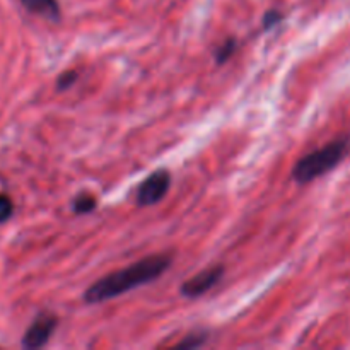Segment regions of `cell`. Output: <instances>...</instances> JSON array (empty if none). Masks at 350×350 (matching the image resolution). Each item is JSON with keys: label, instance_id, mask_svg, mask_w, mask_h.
Here are the masks:
<instances>
[{"label": "cell", "instance_id": "cell-1", "mask_svg": "<svg viewBox=\"0 0 350 350\" xmlns=\"http://www.w3.org/2000/svg\"><path fill=\"white\" fill-rule=\"evenodd\" d=\"M171 263H173V256L166 255V253L146 256V258L129 265L126 269L116 270V272L108 273L103 279L96 280L92 286L85 289L84 301L88 304H99L115 299V297L122 296L129 291L159 279L170 269Z\"/></svg>", "mask_w": 350, "mask_h": 350}, {"label": "cell", "instance_id": "cell-2", "mask_svg": "<svg viewBox=\"0 0 350 350\" xmlns=\"http://www.w3.org/2000/svg\"><path fill=\"white\" fill-rule=\"evenodd\" d=\"M350 150V137H338L321 149L313 150L301 157L293 167V180L299 185H308L323 174L330 173L344 161Z\"/></svg>", "mask_w": 350, "mask_h": 350}, {"label": "cell", "instance_id": "cell-3", "mask_svg": "<svg viewBox=\"0 0 350 350\" xmlns=\"http://www.w3.org/2000/svg\"><path fill=\"white\" fill-rule=\"evenodd\" d=\"M171 188V174L167 170L154 171L139 185L135 193V202L139 207H150L164 200Z\"/></svg>", "mask_w": 350, "mask_h": 350}, {"label": "cell", "instance_id": "cell-4", "mask_svg": "<svg viewBox=\"0 0 350 350\" xmlns=\"http://www.w3.org/2000/svg\"><path fill=\"white\" fill-rule=\"evenodd\" d=\"M224 272V265H214L207 270H202V272H198L197 275H193L191 279L185 280L180 293L183 294L185 297L197 299V297L204 296L208 291L214 289V287L222 280Z\"/></svg>", "mask_w": 350, "mask_h": 350}, {"label": "cell", "instance_id": "cell-5", "mask_svg": "<svg viewBox=\"0 0 350 350\" xmlns=\"http://www.w3.org/2000/svg\"><path fill=\"white\" fill-rule=\"evenodd\" d=\"M58 325V318L51 313H41L36 320L31 323L23 338L24 349H40L50 342L55 328Z\"/></svg>", "mask_w": 350, "mask_h": 350}, {"label": "cell", "instance_id": "cell-6", "mask_svg": "<svg viewBox=\"0 0 350 350\" xmlns=\"http://www.w3.org/2000/svg\"><path fill=\"white\" fill-rule=\"evenodd\" d=\"M21 3L31 14H36L53 23L60 21V5L57 0H21Z\"/></svg>", "mask_w": 350, "mask_h": 350}, {"label": "cell", "instance_id": "cell-7", "mask_svg": "<svg viewBox=\"0 0 350 350\" xmlns=\"http://www.w3.org/2000/svg\"><path fill=\"white\" fill-rule=\"evenodd\" d=\"M96 207H98V200L89 193L77 195V197L74 198V202H72V211L79 215L89 214V212L94 211Z\"/></svg>", "mask_w": 350, "mask_h": 350}, {"label": "cell", "instance_id": "cell-8", "mask_svg": "<svg viewBox=\"0 0 350 350\" xmlns=\"http://www.w3.org/2000/svg\"><path fill=\"white\" fill-rule=\"evenodd\" d=\"M236 48H238V41L234 38H228L222 44H219L214 51V58H215V64L222 65L229 60V58L234 55Z\"/></svg>", "mask_w": 350, "mask_h": 350}, {"label": "cell", "instance_id": "cell-9", "mask_svg": "<svg viewBox=\"0 0 350 350\" xmlns=\"http://www.w3.org/2000/svg\"><path fill=\"white\" fill-rule=\"evenodd\" d=\"M207 342V332H197V334H190L185 340H181L180 344L176 345L178 349H195L200 347Z\"/></svg>", "mask_w": 350, "mask_h": 350}, {"label": "cell", "instance_id": "cell-10", "mask_svg": "<svg viewBox=\"0 0 350 350\" xmlns=\"http://www.w3.org/2000/svg\"><path fill=\"white\" fill-rule=\"evenodd\" d=\"M79 81V74L75 70H67L58 75L57 79V91H68L75 82Z\"/></svg>", "mask_w": 350, "mask_h": 350}, {"label": "cell", "instance_id": "cell-11", "mask_svg": "<svg viewBox=\"0 0 350 350\" xmlns=\"http://www.w3.org/2000/svg\"><path fill=\"white\" fill-rule=\"evenodd\" d=\"M282 19H284L282 12H279V10H275V9L269 10V12L263 16V31H269V29H272V27H275L277 24L282 23Z\"/></svg>", "mask_w": 350, "mask_h": 350}, {"label": "cell", "instance_id": "cell-12", "mask_svg": "<svg viewBox=\"0 0 350 350\" xmlns=\"http://www.w3.org/2000/svg\"><path fill=\"white\" fill-rule=\"evenodd\" d=\"M12 212H14L12 200H10L9 197H5V195H0V224L9 221Z\"/></svg>", "mask_w": 350, "mask_h": 350}]
</instances>
